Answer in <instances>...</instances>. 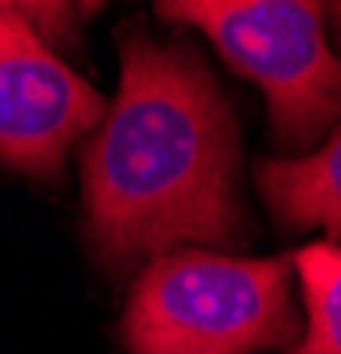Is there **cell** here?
Instances as JSON below:
<instances>
[{
  "label": "cell",
  "mask_w": 341,
  "mask_h": 354,
  "mask_svg": "<svg viewBox=\"0 0 341 354\" xmlns=\"http://www.w3.org/2000/svg\"><path fill=\"white\" fill-rule=\"evenodd\" d=\"M334 25H338V32H341V4L334 8Z\"/></svg>",
  "instance_id": "7"
},
{
  "label": "cell",
  "mask_w": 341,
  "mask_h": 354,
  "mask_svg": "<svg viewBox=\"0 0 341 354\" xmlns=\"http://www.w3.org/2000/svg\"><path fill=\"white\" fill-rule=\"evenodd\" d=\"M295 333L288 262L203 248L153 259L125 312L132 354H252L284 347Z\"/></svg>",
  "instance_id": "2"
},
{
  "label": "cell",
  "mask_w": 341,
  "mask_h": 354,
  "mask_svg": "<svg viewBox=\"0 0 341 354\" xmlns=\"http://www.w3.org/2000/svg\"><path fill=\"white\" fill-rule=\"evenodd\" d=\"M256 177L284 227H324L331 238H341V128L309 156L260 163Z\"/></svg>",
  "instance_id": "5"
},
{
  "label": "cell",
  "mask_w": 341,
  "mask_h": 354,
  "mask_svg": "<svg viewBox=\"0 0 341 354\" xmlns=\"http://www.w3.org/2000/svg\"><path fill=\"white\" fill-rule=\"evenodd\" d=\"M309 312L306 340L288 354H341V248L309 245L295 255Z\"/></svg>",
  "instance_id": "6"
},
{
  "label": "cell",
  "mask_w": 341,
  "mask_h": 354,
  "mask_svg": "<svg viewBox=\"0 0 341 354\" xmlns=\"http://www.w3.org/2000/svg\"><path fill=\"white\" fill-rule=\"evenodd\" d=\"M103 113V96L46 46L18 4H0V163L57 177Z\"/></svg>",
  "instance_id": "4"
},
{
  "label": "cell",
  "mask_w": 341,
  "mask_h": 354,
  "mask_svg": "<svg viewBox=\"0 0 341 354\" xmlns=\"http://www.w3.org/2000/svg\"><path fill=\"white\" fill-rule=\"evenodd\" d=\"M85 234L110 270L175 245H238V135L189 46L121 43V93L82 163Z\"/></svg>",
  "instance_id": "1"
},
{
  "label": "cell",
  "mask_w": 341,
  "mask_h": 354,
  "mask_svg": "<svg viewBox=\"0 0 341 354\" xmlns=\"http://www.w3.org/2000/svg\"><path fill=\"white\" fill-rule=\"evenodd\" d=\"M195 25L235 71L260 82L284 149H309L341 117V61L324 39V8L302 0H178L157 8Z\"/></svg>",
  "instance_id": "3"
}]
</instances>
